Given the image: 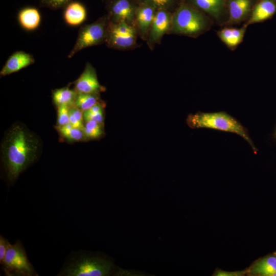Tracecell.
<instances>
[{"label":"cell","mask_w":276,"mask_h":276,"mask_svg":"<svg viewBox=\"0 0 276 276\" xmlns=\"http://www.w3.org/2000/svg\"><path fill=\"white\" fill-rule=\"evenodd\" d=\"M211 26L210 17L195 7L182 2L172 14L168 34L196 38L208 31Z\"/></svg>","instance_id":"3957f363"},{"label":"cell","mask_w":276,"mask_h":276,"mask_svg":"<svg viewBox=\"0 0 276 276\" xmlns=\"http://www.w3.org/2000/svg\"><path fill=\"white\" fill-rule=\"evenodd\" d=\"M77 93L70 88L69 85L61 88L56 89L52 92V98L57 106L60 105H74Z\"/></svg>","instance_id":"ffe728a7"},{"label":"cell","mask_w":276,"mask_h":276,"mask_svg":"<svg viewBox=\"0 0 276 276\" xmlns=\"http://www.w3.org/2000/svg\"><path fill=\"white\" fill-rule=\"evenodd\" d=\"M74 85L77 94H100L106 90L99 82L96 68L88 62Z\"/></svg>","instance_id":"30bf717a"},{"label":"cell","mask_w":276,"mask_h":276,"mask_svg":"<svg viewBox=\"0 0 276 276\" xmlns=\"http://www.w3.org/2000/svg\"><path fill=\"white\" fill-rule=\"evenodd\" d=\"M252 274L272 276L276 272V255L267 256L256 262L250 270Z\"/></svg>","instance_id":"d6986e66"},{"label":"cell","mask_w":276,"mask_h":276,"mask_svg":"<svg viewBox=\"0 0 276 276\" xmlns=\"http://www.w3.org/2000/svg\"><path fill=\"white\" fill-rule=\"evenodd\" d=\"M8 240L5 239L3 236H0V263L2 264L5 258L6 252L10 246Z\"/></svg>","instance_id":"f1b7e54d"},{"label":"cell","mask_w":276,"mask_h":276,"mask_svg":"<svg viewBox=\"0 0 276 276\" xmlns=\"http://www.w3.org/2000/svg\"><path fill=\"white\" fill-rule=\"evenodd\" d=\"M187 123L190 127L193 129L208 128L238 134L249 144L255 153L258 151L247 129L236 118L225 111H199L189 114Z\"/></svg>","instance_id":"7a4b0ae2"},{"label":"cell","mask_w":276,"mask_h":276,"mask_svg":"<svg viewBox=\"0 0 276 276\" xmlns=\"http://www.w3.org/2000/svg\"><path fill=\"white\" fill-rule=\"evenodd\" d=\"M113 267L109 260L98 257L82 256L77 257L61 272L60 275L67 276L108 275Z\"/></svg>","instance_id":"5b68a950"},{"label":"cell","mask_w":276,"mask_h":276,"mask_svg":"<svg viewBox=\"0 0 276 276\" xmlns=\"http://www.w3.org/2000/svg\"></svg>","instance_id":"836d02e7"},{"label":"cell","mask_w":276,"mask_h":276,"mask_svg":"<svg viewBox=\"0 0 276 276\" xmlns=\"http://www.w3.org/2000/svg\"><path fill=\"white\" fill-rule=\"evenodd\" d=\"M70 123L74 127L84 128L83 111L75 105L70 106L69 109Z\"/></svg>","instance_id":"484cf974"},{"label":"cell","mask_w":276,"mask_h":276,"mask_svg":"<svg viewBox=\"0 0 276 276\" xmlns=\"http://www.w3.org/2000/svg\"><path fill=\"white\" fill-rule=\"evenodd\" d=\"M138 36L135 27L124 22L113 23L109 21L105 44L114 50H132L138 46Z\"/></svg>","instance_id":"8992f818"},{"label":"cell","mask_w":276,"mask_h":276,"mask_svg":"<svg viewBox=\"0 0 276 276\" xmlns=\"http://www.w3.org/2000/svg\"><path fill=\"white\" fill-rule=\"evenodd\" d=\"M57 129L62 136L69 141L79 142L86 139L82 129L74 127L70 123L58 126Z\"/></svg>","instance_id":"44dd1931"},{"label":"cell","mask_w":276,"mask_h":276,"mask_svg":"<svg viewBox=\"0 0 276 276\" xmlns=\"http://www.w3.org/2000/svg\"><path fill=\"white\" fill-rule=\"evenodd\" d=\"M139 5H150L156 10L165 9L173 13L183 0H136Z\"/></svg>","instance_id":"603a6c76"},{"label":"cell","mask_w":276,"mask_h":276,"mask_svg":"<svg viewBox=\"0 0 276 276\" xmlns=\"http://www.w3.org/2000/svg\"><path fill=\"white\" fill-rule=\"evenodd\" d=\"M103 2L105 1V0H102Z\"/></svg>","instance_id":"d6a6232c"},{"label":"cell","mask_w":276,"mask_h":276,"mask_svg":"<svg viewBox=\"0 0 276 276\" xmlns=\"http://www.w3.org/2000/svg\"><path fill=\"white\" fill-rule=\"evenodd\" d=\"M156 9L145 4L139 5L136 12L134 26L139 36L146 41Z\"/></svg>","instance_id":"7c38bea8"},{"label":"cell","mask_w":276,"mask_h":276,"mask_svg":"<svg viewBox=\"0 0 276 276\" xmlns=\"http://www.w3.org/2000/svg\"><path fill=\"white\" fill-rule=\"evenodd\" d=\"M275 255H276V251L274 253Z\"/></svg>","instance_id":"1f68e13d"},{"label":"cell","mask_w":276,"mask_h":276,"mask_svg":"<svg viewBox=\"0 0 276 276\" xmlns=\"http://www.w3.org/2000/svg\"><path fill=\"white\" fill-rule=\"evenodd\" d=\"M64 9V19L68 25L78 26L85 20L86 10L81 3L72 1Z\"/></svg>","instance_id":"2e32d148"},{"label":"cell","mask_w":276,"mask_h":276,"mask_svg":"<svg viewBox=\"0 0 276 276\" xmlns=\"http://www.w3.org/2000/svg\"><path fill=\"white\" fill-rule=\"evenodd\" d=\"M38 139L20 124L12 126L5 135L2 145V160L10 181L19 175L37 156L39 148Z\"/></svg>","instance_id":"6da1fadb"},{"label":"cell","mask_w":276,"mask_h":276,"mask_svg":"<svg viewBox=\"0 0 276 276\" xmlns=\"http://www.w3.org/2000/svg\"><path fill=\"white\" fill-rule=\"evenodd\" d=\"M183 2L195 7L218 21L222 20L227 11L226 0H183Z\"/></svg>","instance_id":"8fae6325"},{"label":"cell","mask_w":276,"mask_h":276,"mask_svg":"<svg viewBox=\"0 0 276 276\" xmlns=\"http://www.w3.org/2000/svg\"><path fill=\"white\" fill-rule=\"evenodd\" d=\"M42 7L53 10L65 8L72 0H39Z\"/></svg>","instance_id":"4316f807"},{"label":"cell","mask_w":276,"mask_h":276,"mask_svg":"<svg viewBox=\"0 0 276 276\" xmlns=\"http://www.w3.org/2000/svg\"><path fill=\"white\" fill-rule=\"evenodd\" d=\"M272 276H276V272L273 274Z\"/></svg>","instance_id":"f546056e"},{"label":"cell","mask_w":276,"mask_h":276,"mask_svg":"<svg viewBox=\"0 0 276 276\" xmlns=\"http://www.w3.org/2000/svg\"><path fill=\"white\" fill-rule=\"evenodd\" d=\"M85 122L83 130L86 138L97 139L103 134V124L92 120Z\"/></svg>","instance_id":"d4e9b609"},{"label":"cell","mask_w":276,"mask_h":276,"mask_svg":"<svg viewBox=\"0 0 276 276\" xmlns=\"http://www.w3.org/2000/svg\"><path fill=\"white\" fill-rule=\"evenodd\" d=\"M1 264L7 275H36L19 241L10 245Z\"/></svg>","instance_id":"52a82bcc"},{"label":"cell","mask_w":276,"mask_h":276,"mask_svg":"<svg viewBox=\"0 0 276 276\" xmlns=\"http://www.w3.org/2000/svg\"><path fill=\"white\" fill-rule=\"evenodd\" d=\"M253 0H228V24H237L244 21L251 14Z\"/></svg>","instance_id":"4fadbf2b"},{"label":"cell","mask_w":276,"mask_h":276,"mask_svg":"<svg viewBox=\"0 0 276 276\" xmlns=\"http://www.w3.org/2000/svg\"><path fill=\"white\" fill-rule=\"evenodd\" d=\"M246 26L241 28H224L218 32L220 39L229 48H234L243 40Z\"/></svg>","instance_id":"ac0fdd59"},{"label":"cell","mask_w":276,"mask_h":276,"mask_svg":"<svg viewBox=\"0 0 276 276\" xmlns=\"http://www.w3.org/2000/svg\"><path fill=\"white\" fill-rule=\"evenodd\" d=\"M276 12V3L273 0H262L252 8L249 19L245 26L264 21Z\"/></svg>","instance_id":"9a60e30c"},{"label":"cell","mask_w":276,"mask_h":276,"mask_svg":"<svg viewBox=\"0 0 276 276\" xmlns=\"http://www.w3.org/2000/svg\"><path fill=\"white\" fill-rule=\"evenodd\" d=\"M70 106L60 105L57 106V123L61 126L70 123L69 109Z\"/></svg>","instance_id":"83f0119b"},{"label":"cell","mask_w":276,"mask_h":276,"mask_svg":"<svg viewBox=\"0 0 276 276\" xmlns=\"http://www.w3.org/2000/svg\"><path fill=\"white\" fill-rule=\"evenodd\" d=\"M104 102H101L97 103L88 110L83 112V118L84 121H95L99 123L103 124L104 122Z\"/></svg>","instance_id":"cb8c5ba5"},{"label":"cell","mask_w":276,"mask_h":276,"mask_svg":"<svg viewBox=\"0 0 276 276\" xmlns=\"http://www.w3.org/2000/svg\"><path fill=\"white\" fill-rule=\"evenodd\" d=\"M172 14L165 9L156 10L146 40L151 50H153L157 44H160L165 34H169L172 25Z\"/></svg>","instance_id":"9c48e42d"},{"label":"cell","mask_w":276,"mask_h":276,"mask_svg":"<svg viewBox=\"0 0 276 276\" xmlns=\"http://www.w3.org/2000/svg\"><path fill=\"white\" fill-rule=\"evenodd\" d=\"M35 62L32 55L22 51L13 53L7 59L0 72L1 76H5L25 68Z\"/></svg>","instance_id":"5bb4252c"},{"label":"cell","mask_w":276,"mask_h":276,"mask_svg":"<svg viewBox=\"0 0 276 276\" xmlns=\"http://www.w3.org/2000/svg\"><path fill=\"white\" fill-rule=\"evenodd\" d=\"M106 14L110 22H124L134 27L139 4L136 0H105Z\"/></svg>","instance_id":"ba28073f"},{"label":"cell","mask_w":276,"mask_h":276,"mask_svg":"<svg viewBox=\"0 0 276 276\" xmlns=\"http://www.w3.org/2000/svg\"><path fill=\"white\" fill-rule=\"evenodd\" d=\"M275 136L276 137V130H275Z\"/></svg>","instance_id":"4dcf8cb0"},{"label":"cell","mask_w":276,"mask_h":276,"mask_svg":"<svg viewBox=\"0 0 276 276\" xmlns=\"http://www.w3.org/2000/svg\"><path fill=\"white\" fill-rule=\"evenodd\" d=\"M108 24V17L104 14L93 22L81 27L75 45L67 57L72 58L77 53L86 48L105 43Z\"/></svg>","instance_id":"277c9868"},{"label":"cell","mask_w":276,"mask_h":276,"mask_svg":"<svg viewBox=\"0 0 276 276\" xmlns=\"http://www.w3.org/2000/svg\"><path fill=\"white\" fill-rule=\"evenodd\" d=\"M40 14L35 8L27 7L21 9L18 14V20L21 26L26 30H35L40 25Z\"/></svg>","instance_id":"e0dca14e"},{"label":"cell","mask_w":276,"mask_h":276,"mask_svg":"<svg viewBox=\"0 0 276 276\" xmlns=\"http://www.w3.org/2000/svg\"><path fill=\"white\" fill-rule=\"evenodd\" d=\"M101 101L100 94H77L74 105L84 112Z\"/></svg>","instance_id":"7402d4cb"}]
</instances>
